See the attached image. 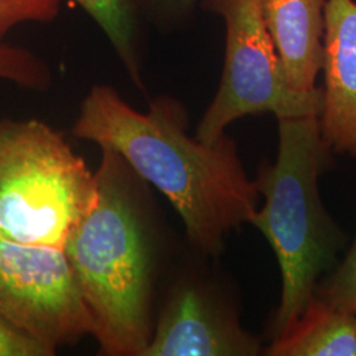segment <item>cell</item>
Returning <instances> with one entry per match:
<instances>
[{
    "label": "cell",
    "mask_w": 356,
    "mask_h": 356,
    "mask_svg": "<svg viewBox=\"0 0 356 356\" xmlns=\"http://www.w3.org/2000/svg\"><path fill=\"white\" fill-rule=\"evenodd\" d=\"M188 115L170 97L156 98L147 113L118 91L95 85L81 103L73 134L118 153L176 209L191 244L218 256L231 229L250 223L259 191L226 135L207 144L186 132Z\"/></svg>",
    "instance_id": "obj_1"
},
{
    "label": "cell",
    "mask_w": 356,
    "mask_h": 356,
    "mask_svg": "<svg viewBox=\"0 0 356 356\" xmlns=\"http://www.w3.org/2000/svg\"><path fill=\"white\" fill-rule=\"evenodd\" d=\"M95 197L65 254L104 355L141 356L151 341V248L132 169L102 148Z\"/></svg>",
    "instance_id": "obj_2"
},
{
    "label": "cell",
    "mask_w": 356,
    "mask_h": 356,
    "mask_svg": "<svg viewBox=\"0 0 356 356\" xmlns=\"http://www.w3.org/2000/svg\"><path fill=\"white\" fill-rule=\"evenodd\" d=\"M277 119L279 154L275 164H263L254 179L264 206L250 219L280 264V306L270 325L275 338L304 313L317 280L334 264L343 244L319 197V175L331 152L322 139L319 114Z\"/></svg>",
    "instance_id": "obj_3"
},
{
    "label": "cell",
    "mask_w": 356,
    "mask_h": 356,
    "mask_svg": "<svg viewBox=\"0 0 356 356\" xmlns=\"http://www.w3.org/2000/svg\"><path fill=\"white\" fill-rule=\"evenodd\" d=\"M95 197V175L64 135L0 119V244L63 250Z\"/></svg>",
    "instance_id": "obj_4"
},
{
    "label": "cell",
    "mask_w": 356,
    "mask_h": 356,
    "mask_svg": "<svg viewBox=\"0 0 356 356\" xmlns=\"http://www.w3.org/2000/svg\"><path fill=\"white\" fill-rule=\"evenodd\" d=\"M202 8L223 19L226 51L222 81L197 129L198 140L216 143L245 115L321 114L322 89L298 94L288 86L260 0H202Z\"/></svg>",
    "instance_id": "obj_5"
},
{
    "label": "cell",
    "mask_w": 356,
    "mask_h": 356,
    "mask_svg": "<svg viewBox=\"0 0 356 356\" xmlns=\"http://www.w3.org/2000/svg\"><path fill=\"white\" fill-rule=\"evenodd\" d=\"M257 338L243 329L229 307L198 284L173 293L141 356H254Z\"/></svg>",
    "instance_id": "obj_6"
},
{
    "label": "cell",
    "mask_w": 356,
    "mask_h": 356,
    "mask_svg": "<svg viewBox=\"0 0 356 356\" xmlns=\"http://www.w3.org/2000/svg\"><path fill=\"white\" fill-rule=\"evenodd\" d=\"M321 134L331 152L356 156V1L326 0Z\"/></svg>",
    "instance_id": "obj_7"
},
{
    "label": "cell",
    "mask_w": 356,
    "mask_h": 356,
    "mask_svg": "<svg viewBox=\"0 0 356 356\" xmlns=\"http://www.w3.org/2000/svg\"><path fill=\"white\" fill-rule=\"evenodd\" d=\"M268 32L279 53L288 86L317 91L322 70L326 0H260Z\"/></svg>",
    "instance_id": "obj_8"
},
{
    "label": "cell",
    "mask_w": 356,
    "mask_h": 356,
    "mask_svg": "<svg viewBox=\"0 0 356 356\" xmlns=\"http://www.w3.org/2000/svg\"><path fill=\"white\" fill-rule=\"evenodd\" d=\"M272 356L356 355V314L313 296L304 313L275 338Z\"/></svg>",
    "instance_id": "obj_9"
},
{
    "label": "cell",
    "mask_w": 356,
    "mask_h": 356,
    "mask_svg": "<svg viewBox=\"0 0 356 356\" xmlns=\"http://www.w3.org/2000/svg\"><path fill=\"white\" fill-rule=\"evenodd\" d=\"M102 28L134 83L144 90L141 79L140 15L132 0H73Z\"/></svg>",
    "instance_id": "obj_10"
},
{
    "label": "cell",
    "mask_w": 356,
    "mask_h": 356,
    "mask_svg": "<svg viewBox=\"0 0 356 356\" xmlns=\"http://www.w3.org/2000/svg\"><path fill=\"white\" fill-rule=\"evenodd\" d=\"M0 79L26 89L47 90L51 74L49 66L35 53L11 44H0Z\"/></svg>",
    "instance_id": "obj_11"
},
{
    "label": "cell",
    "mask_w": 356,
    "mask_h": 356,
    "mask_svg": "<svg viewBox=\"0 0 356 356\" xmlns=\"http://www.w3.org/2000/svg\"><path fill=\"white\" fill-rule=\"evenodd\" d=\"M314 296L356 314V238L343 263L316 286Z\"/></svg>",
    "instance_id": "obj_12"
},
{
    "label": "cell",
    "mask_w": 356,
    "mask_h": 356,
    "mask_svg": "<svg viewBox=\"0 0 356 356\" xmlns=\"http://www.w3.org/2000/svg\"><path fill=\"white\" fill-rule=\"evenodd\" d=\"M63 0H0V40L22 23H51Z\"/></svg>",
    "instance_id": "obj_13"
},
{
    "label": "cell",
    "mask_w": 356,
    "mask_h": 356,
    "mask_svg": "<svg viewBox=\"0 0 356 356\" xmlns=\"http://www.w3.org/2000/svg\"><path fill=\"white\" fill-rule=\"evenodd\" d=\"M138 13L163 31L182 26L193 15L198 0H132Z\"/></svg>",
    "instance_id": "obj_14"
},
{
    "label": "cell",
    "mask_w": 356,
    "mask_h": 356,
    "mask_svg": "<svg viewBox=\"0 0 356 356\" xmlns=\"http://www.w3.org/2000/svg\"><path fill=\"white\" fill-rule=\"evenodd\" d=\"M56 353L0 318V356H51Z\"/></svg>",
    "instance_id": "obj_15"
}]
</instances>
